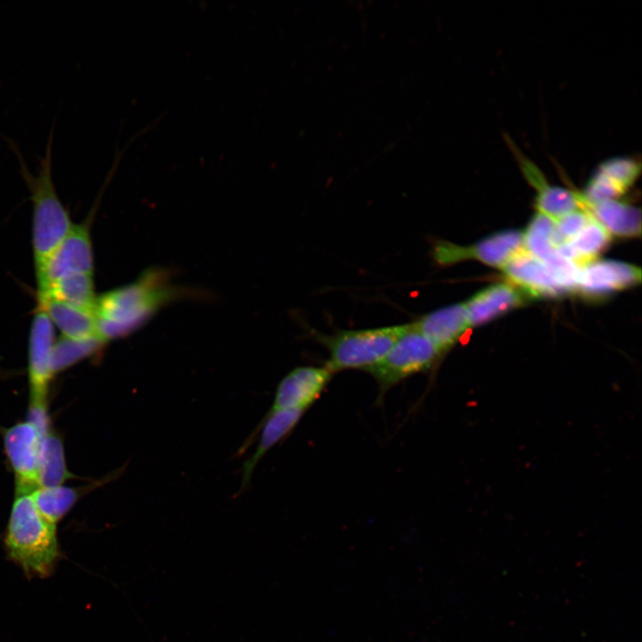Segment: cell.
<instances>
[{"mask_svg":"<svg viewBox=\"0 0 642 642\" xmlns=\"http://www.w3.org/2000/svg\"><path fill=\"white\" fill-rule=\"evenodd\" d=\"M611 235L635 237L641 234V214L638 208L617 199L601 201L583 206Z\"/></svg>","mask_w":642,"mask_h":642,"instance_id":"19","label":"cell"},{"mask_svg":"<svg viewBox=\"0 0 642 642\" xmlns=\"http://www.w3.org/2000/svg\"><path fill=\"white\" fill-rule=\"evenodd\" d=\"M45 299L56 300L73 307L94 311L96 297L94 292L93 275L73 273L48 284L38 302Z\"/></svg>","mask_w":642,"mask_h":642,"instance_id":"21","label":"cell"},{"mask_svg":"<svg viewBox=\"0 0 642 642\" xmlns=\"http://www.w3.org/2000/svg\"><path fill=\"white\" fill-rule=\"evenodd\" d=\"M639 268L616 260H593L580 268L577 291L598 299L640 283Z\"/></svg>","mask_w":642,"mask_h":642,"instance_id":"12","label":"cell"},{"mask_svg":"<svg viewBox=\"0 0 642 642\" xmlns=\"http://www.w3.org/2000/svg\"><path fill=\"white\" fill-rule=\"evenodd\" d=\"M54 335L51 320L45 312L39 309L32 320L29 333V407H47L48 388L54 376L51 367Z\"/></svg>","mask_w":642,"mask_h":642,"instance_id":"9","label":"cell"},{"mask_svg":"<svg viewBox=\"0 0 642 642\" xmlns=\"http://www.w3.org/2000/svg\"><path fill=\"white\" fill-rule=\"evenodd\" d=\"M533 300L528 293L508 283L491 284L465 302L470 325L487 323Z\"/></svg>","mask_w":642,"mask_h":642,"instance_id":"16","label":"cell"},{"mask_svg":"<svg viewBox=\"0 0 642 642\" xmlns=\"http://www.w3.org/2000/svg\"><path fill=\"white\" fill-rule=\"evenodd\" d=\"M442 357L412 322L387 354L366 372L375 380L381 399L390 389L403 380L433 369Z\"/></svg>","mask_w":642,"mask_h":642,"instance_id":"5","label":"cell"},{"mask_svg":"<svg viewBox=\"0 0 642 642\" xmlns=\"http://www.w3.org/2000/svg\"><path fill=\"white\" fill-rule=\"evenodd\" d=\"M4 543L9 557L28 576H49L60 556L56 525L40 514L31 494L16 495Z\"/></svg>","mask_w":642,"mask_h":642,"instance_id":"3","label":"cell"},{"mask_svg":"<svg viewBox=\"0 0 642 642\" xmlns=\"http://www.w3.org/2000/svg\"><path fill=\"white\" fill-rule=\"evenodd\" d=\"M597 170L627 191L639 175L640 164L632 158L613 157L602 162Z\"/></svg>","mask_w":642,"mask_h":642,"instance_id":"26","label":"cell"},{"mask_svg":"<svg viewBox=\"0 0 642 642\" xmlns=\"http://www.w3.org/2000/svg\"><path fill=\"white\" fill-rule=\"evenodd\" d=\"M42 438L39 430L29 420L12 425L4 434V450L15 476L16 495L31 494L40 487Z\"/></svg>","mask_w":642,"mask_h":642,"instance_id":"7","label":"cell"},{"mask_svg":"<svg viewBox=\"0 0 642 642\" xmlns=\"http://www.w3.org/2000/svg\"><path fill=\"white\" fill-rule=\"evenodd\" d=\"M68 470L64 449L61 438L53 431L45 433L41 440L39 460L40 487L62 485L72 478Z\"/></svg>","mask_w":642,"mask_h":642,"instance_id":"22","label":"cell"},{"mask_svg":"<svg viewBox=\"0 0 642 642\" xmlns=\"http://www.w3.org/2000/svg\"><path fill=\"white\" fill-rule=\"evenodd\" d=\"M501 269L506 282L522 289L532 299L558 297L569 293L551 270L524 248Z\"/></svg>","mask_w":642,"mask_h":642,"instance_id":"13","label":"cell"},{"mask_svg":"<svg viewBox=\"0 0 642 642\" xmlns=\"http://www.w3.org/2000/svg\"><path fill=\"white\" fill-rule=\"evenodd\" d=\"M125 468L126 465L96 482L85 487L73 488L64 485L39 487L31 493V497L40 514L47 521L56 525L82 495L119 477Z\"/></svg>","mask_w":642,"mask_h":642,"instance_id":"17","label":"cell"},{"mask_svg":"<svg viewBox=\"0 0 642 642\" xmlns=\"http://www.w3.org/2000/svg\"><path fill=\"white\" fill-rule=\"evenodd\" d=\"M54 122L47 137L45 152L38 156V170L33 174L28 167L18 144L0 133L18 160L20 173L29 190L33 204V252L37 279L52 254L71 230L73 224L64 208L53 178V140Z\"/></svg>","mask_w":642,"mask_h":642,"instance_id":"1","label":"cell"},{"mask_svg":"<svg viewBox=\"0 0 642 642\" xmlns=\"http://www.w3.org/2000/svg\"><path fill=\"white\" fill-rule=\"evenodd\" d=\"M591 218V214L586 209L581 208L554 220L552 244L555 249L572 240L589 222Z\"/></svg>","mask_w":642,"mask_h":642,"instance_id":"25","label":"cell"},{"mask_svg":"<svg viewBox=\"0 0 642 642\" xmlns=\"http://www.w3.org/2000/svg\"><path fill=\"white\" fill-rule=\"evenodd\" d=\"M105 344L100 338L73 340L62 337L54 343L51 354L53 374L61 372L73 364L98 352Z\"/></svg>","mask_w":642,"mask_h":642,"instance_id":"23","label":"cell"},{"mask_svg":"<svg viewBox=\"0 0 642 642\" xmlns=\"http://www.w3.org/2000/svg\"><path fill=\"white\" fill-rule=\"evenodd\" d=\"M39 309L44 310L52 324L59 328L62 337L73 340L100 338L94 311L81 309L53 299L39 302Z\"/></svg>","mask_w":642,"mask_h":642,"instance_id":"18","label":"cell"},{"mask_svg":"<svg viewBox=\"0 0 642 642\" xmlns=\"http://www.w3.org/2000/svg\"><path fill=\"white\" fill-rule=\"evenodd\" d=\"M611 241V235L593 217L572 240L556 248L564 258L580 268L596 260Z\"/></svg>","mask_w":642,"mask_h":642,"instance_id":"20","label":"cell"},{"mask_svg":"<svg viewBox=\"0 0 642 642\" xmlns=\"http://www.w3.org/2000/svg\"><path fill=\"white\" fill-rule=\"evenodd\" d=\"M408 326L409 323L377 328L338 330L332 334L312 332V335L327 349L329 358L325 366L333 374L348 369L366 372L387 354Z\"/></svg>","mask_w":642,"mask_h":642,"instance_id":"4","label":"cell"},{"mask_svg":"<svg viewBox=\"0 0 642 642\" xmlns=\"http://www.w3.org/2000/svg\"><path fill=\"white\" fill-rule=\"evenodd\" d=\"M444 356L471 327L465 302L429 312L413 322Z\"/></svg>","mask_w":642,"mask_h":642,"instance_id":"15","label":"cell"},{"mask_svg":"<svg viewBox=\"0 0 642 642\" xmlns=\"http://www.w3.org/2000/svg\"><path fill=\"white\" fill-rule=\"evenodd\" d=\"M175 294L164 273L152 270L130 284L102 294L96 298L94 309L100 338L107 342L129 334Z\"/></svg>","mask_w":642,"mask_h":642,"instance_id":"2","label":"cell"},{"mask_svg":"<svg viewBox=\"0 0 642 642\" xmlns=\"http://www.w3.org/2000/svg\"><path fill=\"white\" fill-rule=\"evenodd\" d=\"M512 149L525 177L537 190L535 197L537 212L556 220L572 211L583 208L580 193L549 185L542 172L531 160L519 149L513 146Z\"/></svg>","mask_w":642,"mask_h":642,"instance_id":"14","label":"cell"},{"mask_svg":"<svg viewBox=\"0 0 642 642\" xmlns=\"http://www.w3.org/2000/svg\"><path fill=\"white\" fill-rule=\"evenodd\" d=\"M94 256L89 227L86 223L73 225L71 230L47 261L37 279L38 297L52 282L73 273L93 275Z\"/></svg>","mask_w":642,"mask_h":642,"instance_id":"8","label":"cell"},{"mask_svg":"<svg viewBox=\"0 0 642 642\" xmlns=\"http://www.w3.org/2000/svg\"><path fill=\"white\" fill-rule=\"evenodd\" d=\"M523 249V233L511 229L498 232L468 246L438 241L433 244L432 255L435 262L440 266L475 259L502 268Z\"/></svg>","mask_w":642,"mask_h":642,"instance_id":"6","label":"cell"},{"mask_svg":"<svg viewBox=\"0 0 642 642\" xmlns=\"http://www.w3.org/2000/svg\"><path fill=\"white\" fill-rule=\"evenodd\" d=\"M332 375L325 366H303L291 370L278 383L268 412L282 409L306 412L320 398Z\"/></svg>","mask_w":642,"mask_h":642,"instance_id":"10","label":"cell"},{"mask_svg":"<svg viewBox=\"0 0 642 642\" xmlns=\"http://www.w3.org/2000/svg\"><path fill=\"white\" fill-rule=\"evenodd\" d=\"M625 192V189L597 170L588 180L583 193H580V196L583 207L586 204L617 199Z\"/></svg>","mask_w":642,"mask_h":642,"instance_id":"27","label":"cell"},{"mask_svg":"<svg viewBox=\"0 0 642 642\" xmlns=\"http://www.w3.org/2000/svg\"><path fill=\"white\" fill-rule=\"evenodd\" d=\"M554 220L537 212L523 233L524 250L546 263L556 252L552 244Z\"/></svg>","mask_w":642,"mask_h":642,"instance_id":"24","label":"cell"},{"mask_svg":"<svg viewBox=\"0 0 642 642\" xmlns=\"http://www.w3.org/2000/svg\"><path fill=\"white\" fill-rule=\"evenodd\" d=\"M298 409H282L268 412L253 433L242 444L238 455L243 454L260 432L259 442L253 454L246 459L242 466V482L238 494L249 486L252 473L259 460L278 442L285 439L296 427L304 415Z\"/></svg>","mask_w":642,"mask_h":642,"instance_id":"11","label":"cell"}]
</instances>
